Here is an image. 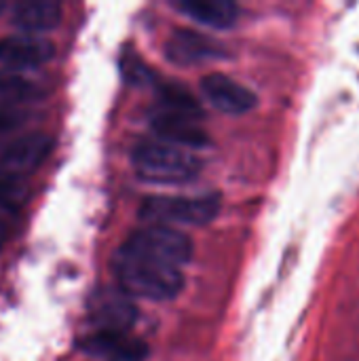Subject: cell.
Segmentation results:
<instances>
[{"label": "cell", "instance_id": "cell-1", "mask_svg": "<svg viewBox=\"0 0 359 361\" xmlns=\"http://www.w3.org/2000/svg\"><path fill=\"white\" fill-rule=\"evenodd\" d=\"M112 267L116 281L127 296L167 302L184 290V273L180 267L133 254L125 247L116 252Z\"/></svg>", "mask_w": 359, "mask_h": 361}, {"label": "cell", "instance_id": "cell-2", "mask_svg": "<svg viewBox=\"0 0 359 361\" xmlns=\"http://www.w3.org/2000/svg\"><path fill=\"white\" fill-rule=\"evenodd\" d=\"M135 173L150 184H184L201 173V159L195 150L163 142L159 137L142 140L131 152Z\"/></svg>", "mask_w": 359, "mask_h": 361}, {"label": "cell", "instance_id": "cell-3", "mask_svg": "<svg viewBox=\"0 0 359 361\" xmlns=\"http://www.w3.org/2000/svg\"><path fill=\"white\" fill-rule=\"evenodd\" d=\"M220 212V199L214 195H157L146 197L140 207V218L146 224L163 226H203Z\"/></svg>", "mask_w": 359, "mask_h": 361}, {"label": "cell", "instance_id": "cell-4", "mask_svg": "<svg viewBox=\"0 0 359 361\" xmlns=\"http://www.w3.org/2000/svg\"><path fill=\"white\" fill-rule=\"evenodd\" d=\"M121 247L180 269L190 262L195 252V245L188 235L163 224H146L133 231Z\"/></svg>", "mask_w": 359, "mask_h": 361}, {"label": "cell", "instance_id": "cell-5", "mask_svg": "<svg viewBox=\"0 0 359 361\" xmlns=\"http://www.w3.org/2000/svg\"><path fill=\"white\" fill-rule=\"evenodd\" d=\"M53 140L44 133L17 135L0 144V178L19 182L32 173L51 152Z\"/></svg>", "mask_w": 359, "mask_h": 361}, {"label": "cell", "instance_id": "cell-6", "mask_svg": "<svg viewBox=\"0 0 359 361\" xmlns=\"http://www.w3.org/2000/svg\"><path fill=\"white\" fill-rule=\"evenodd\" d=\"M201 93L216 110L224 114H245L250 112L258 97L252 89L241 85L239 80L231 78L222 72H209L201 78Z\"/></svg>", "mask_w": 359, "mask_h": 361}, {"label": "cell", "instance_id": "cell-7", "mask_svg": "<svg viewBox=\"0 0 359 361\" xmlns=\"http://www.w3.org/2000/svg\"><path fill=\"white\" fill-rule=\"evenodd\" d=\"M55 55V47L40 34H11L0 38V63L6 70H25L47 63Z\"/></svg>", "mask_w": 359, "mask_h": 361}, {"label": "cell", "instance_id": "cell-8", "mask_svg": "<svg viewBox=\"0 0 359 361\" xmlns=\"http://www.w3.org/2000/svg\"><path fill=\"white\" fill-rule=\"evenodd\" d=\"M150 127L157 133L154 137L176 144V146H182V148H188V150L203 148L209 142L207 133L199 125V118L182 114V112L159 108L150 118Z\"/></svg>", "mask_w": 359, "mask_h": 361}, {"label": "cell", "instance_id": "cell-9", "mask_svg": "<svg viewBox=\"0 0 359 361\" xmlns=\"http://www.w3.org/2000/svg\"><path fill=\"white\" fill-rule=\"evenodd\" d=\"M165 55L174 63L188 66L222 59L226 55V49L207 34L195 30H176L165 44Z\"/></svg>", "mask_w": 359, "mask_h": 361}, {"label": "cell", "instance_id": "cell-10", "mask_svg": "<svg viewBox=\"0 0 359 361\" xmlns=\"http://www.w3.org/2000/svg\"><path fill=\"white\" fill-rule=\"evenodd\" d=\"M80 349L102 361H142L148 355V347L127 332L95 330L80 343Z\"/></svg>", "mask_w": 359, "mask_h": 361}, {"label": "cell", "instance_id": "cell-11", "mask_svg": "<svg viewBox=\"0 0 359 361\" xmlns=\"http://www.w3.org/2000/svg\"><path fill=\"white\" fill-rule=\"evenodd\" d=\"M138 317L135 307L123 294H102L91 307V324L97 332H129Z\"/></svg>", "mask_w": 359, "mask_h": 361}, {"label": "cell", "instance_id": "cell-12", "mask_svg": "<svg viewBox=\"0 0 359 361\" xmlns=\"http://www.w3.org/2000/svg\"><path fill=\"white\" fill-rule=\"evenodd\" d=\"M174 6L193 21L214 30L233 27L239 19V6L231 0H176Z\"/></svg>", "mask_w": 359, "mask_h": 361}, {"label": "cell", "instance_id": "cell-13", "mask_svg": "<svg viewBox=\"0 0 359 361\" xmlns=\"http://www.w3.org/2000/svg\"><path fill=\"white\" fill-rule=\"evenodd\" d=\"M61 4L57 0H21L13 4V23L25 34H40L57 27Z\"/></svg>", "mask_w": 359, "mask_h": 361}, {"label": "cell", "instance_id": "cell-14", "mask_svg": "<svg viewBox=\"0 0 359 361\" xmlns=\"http://www.w3.org/2000/svg\"><path fill=\"white\" fill-rule=\"evenodd\" d=\"M42 97V87L17 70H0V106L15 108Z\"/></svg>", "mask_w": 359, "mask_h": 361}, {"label": "cell", "instance_id": "cell-15", "mask_svg": "<svg viewBox=\"0 0 359 361\" xmlns=\"http://www.w3.org/2000/svg\"><path fill=\"white\" fill-rule=\"evenodd\" d=\"M161 108L165 110H174V112H182L195 118H201V106L197 104V99L182 89L180 85H165L161 91Z\"/></svg>", "mask_w": 359, "mask_h": 361}, {"label": "cell", "instance_id": "cell-16", "mask_svg": "<svg viewBox=\"0 0 359 361\" xmlns=\"http://www.w3.org/2000/svg\"><path fill=\"white\" fill-rule=\"evenodd\" d=\"M21 197H23V190H21V184L19 182L0 178V207L13 209V207L19 205Z\"/></svg>", "mask_w": 359, "mask_h": 361}, {"label": "cell", "instance_id": "cell-17", "mask_svg": "<svg viewBox=\"0 0 359 361\" xmlns=\"http://www.w3.org/2000/svg\"><path fill=\"white\" fill-rule=\"evenodd\" d=\"M25 121V114L19 112L17 108H2L0 110V133L2 131H11L17 125H21Z\"/></svg>", "mask_w": 359, "mask_h": 361}, {"label": "cell", "instance_id": "cell-18", "mask_svg": "<svg viewBox=\"0 0 359 361\" xmlns=\"http://www.w3.org/2000/svg\"><path fill=\"white\" fill-rule=\"evenodd\" d=\"M6 235H8V226H6V222H4V220L0 218V243H2L4 239H6Z\"/></svg>", "mask_w": 359, "mask_h": 361}, {"label": "cell", "instance_id": "cell-19", "mask_svg": "<svg viewBox=\"0 0 359 361\" xmlns=\"http://www.w3.org/2000/svg\"><path fill=\"white\" fill-rule=\"evenodd\" d=\"M4 8H6V4H4V2H2V0H0V13H2V11H4Z\"/></svg>", "mask_w": 359, "mask_h": 361}]
</instances>
